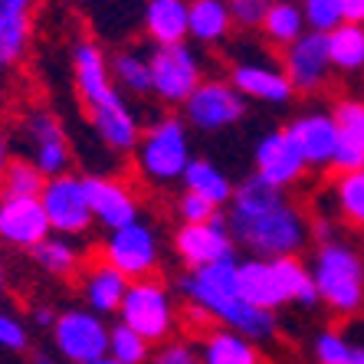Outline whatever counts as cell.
<instances>
[{"label": "cell", "mask_w": 364, "mask_h": 364, "mask_svg": "<svg viewBox=\"0 0 364 364\" xmlns=\"http://www.w3.org/2000/svg\"><path fill=\"white\" fill-rule=\"evenodd\" d=\"M230 237L246 256H299L309 246V217L289 191H276L256 174L233 187V197L223 207Z\"/></svg>", "instance_id": "cell-1"}, {"label": "cell", "mask_w": 364, "mask_h": 364, "mask_svg": "<svg viewBox=\"0 0 364 364\" xmlns=\"http://www.w3.org/2000/svg\"><path fill=\"white\" fill-rule=\"evenodd\" d=\"M178 289L191 309L203 312L210 322L223 325V328H233L246 338H253L256 345L272 341L276 331H279V315L256 309L240 296L237 259L203 266V269H184L178 279Z\"/></svg>", "instance_id": "cell-2"}, {"label": "cell", "mask_w": 364, "mask_h": 364, "mask_svg": "<svg viewBox=\"0 0 364 364\" xmlns=\"http://www.w3.org/2000/svg\"><path fill=\"white\" fill-rule=\"evenodd\" d=\"M237 286L246 302L256 305V309H266V312H279L286 305H299V309L318 305V292H315L309 263H302L299 256H276V259L246 256V259H237Z\"/></svg>", "instance_id": "cell-3"}, {"label": "cell", "mask_w": 364, "mask_h": 364, "mask_svg": "<svg viewBox=\"0 0 364 364\" xmlns=\"http://www.w3.org/2000/svg\"><path fill=\"white\" fill-rule=\"evenodd\" d=\"M309 272L315 279L318 305H325L331 315L351 318L364 309V256L348 240H328L315 243Z\"/></svg>", "instance_id": "cell-4"}, {"label": "cell", "mask_w": 364, "mask_h": 364, "mask_svg": "<svg viewBox=\"0 0 364 364\" xmlns=\"http://www.w3.org/2000/svg\"><path fill=\"white\" fill-rule=\"evenodd\" d=\"M191 128L181 115H158L141 128L135 148V168L148 184L171 187L181 184L187 164H191Z\"/></svg>", "instance_id": "cell-5"}, {"label": "cell", "mask_w": 364, "mask_h": 364, "mask_svg": "<svg viewBox=\"0 0 364 364\" xmlns=\"http://www.w3.org/2000/svg\"><path fill=\"white\" fill-rule=\"evenodd\" d=\"M115 318L132 331H138L144 341L158 345V341H168L178 328V305H174L171 289L158 276H148V279L128 282Z\"/></svg>", "instance_id": "cell-6"}, {"label": "cell", "mask_w": 364, "mask_h": 364, "mask_svg": "<svg viewBox=\"0 0 364 364\" xmlns=\"http://www.w3.org/2000/svg\"><path fill=\"white\" fill-rule=\"evenodd\" d=\"M161 233L148 220H132L119 230H105V237L99 243V259L112 263L119 272H125L128 279H148L158 276L161 269Z\"/></svg>", "instance_id": "cell-7"}, {"label": "cell", "mask_w": 364, "mask_h": 364, "mask_svg": "<svg viewBox=\"0 0 364 364\" xmlns=\"http://www.w3.org/2000/svg\"><path fill=\"white\" fill-rule=\"evenodd\" d=\"M109 318L89 312L85 305H73L56 312L50 328V341L56 358L66 364H85L109 355Z\"/></svg>", "instance_id": "cell-8"}, {"label": "cell", "mask_w": 364, "mask_h": 364, "mask_svg": "<svg viewBox=\"0 0 364 364\" xmlns=\"http://www.w3.org/2000/svg\"><path fill=\"white\" fill-rule=\"evenodd\" d=\"M151 95L164 105H184L187 95L203 82V60L194 43H174V46H151Z\"/></svg>", "instance_id": "cell-9"}, {"label": "cell", "mask_w": 364, "mask_h": 364, "mask_svg": "<svg viewBox=\"0 0 364 364\" xmlns=\"http://www.w3.org/2000/svg\"><path fill=\"white\" fill-rule=\"evenodd\" d=\"M181 109H184L181 119L187 122V128H194L200 135H220L246 119V99L233 89L230 79H203Z\"/></svg>", "instance_id": "cell-10"}, {"label": "cell", "mask_w": 364, "mask_h": 364, "mask_svg": "<svg viewBox=\"0 0 364 364\" xmlns=\"http://www.w3.org/2000/svg\"><path fill=\"white\" fill-rule=\"evenodd\" d=\"M40 203L46 210L53 233L60 237H85L95 227L92 207H89V194H85L82 174H60V178H46L40 191Z\"/></svg>", "instance_id": "cell-11"}, {"label": "cell", "mask_w": 364, "mask_h": 364, "mask_svg": "<svg viewBox=\"0 0 364 364\" xmlns=\"http://www.w3.org/2000/svg\"><path fill=\"white\" fill-rule=\"evenodd\" d=\"M20 132L26 141L23 158H30L46 178H60L73 171V144H69L66 128L56 112L30 109L20 122Z\"/></svg>", "instance_id": "cell-12"}, {"label": "cell", "mask_w": 364, "mask_h": 364, "mask_svg": "<svg viewBox=\"0 0 364 364\" xmlns=\"http://www.w3.org/2000/svg\"><path fill=\"white\" fill-rule=\"evenodd\" d=\"M171 246L184 269H203V266L237 259V243L230 237L223 210L207 223H178Z\"/></svg>", "instance_id": "cell-13"}, {"label": "cell", "mask_w": 364, "mask_h": 364, "mask_svg": "<svg viewBox=\"0 0 364 364\" xmlns=\"http://www.w3.org/2000/svg\"><path fill=\"white\" fill-rule=\"evenodd\" d=\"M253 174L276 191H292L296 184H302L309 164L286 128H272L253 144Z\"/></svg>", "instance_id": "cell-14"}, {"label": "cell", "mask_w": 364, "mask_h": 364, "mask_svg": "<svg viewBox=\"0 0 364 364\" xmlns=\"http://www.w3.org/2000/svg\"><path fill=\"white\" fill-rule=\"evenodd\" d=\"M282 73L289 76L296 95H315L328 85V76L335 73L328 60V40L325 33H302L296 43L282 50Z\"/></svg>", "instance_id": "cell-15"}, {"label": "cell", "mask_w": 364, "mask_h": 364, "mask_svg": "<svg viewBox=\"0 0 364 364\" xmlns=\"http://www.w3.org/2000/svg\"><path fill=\"white\" fill-rule=\"evenodd\" d=\"M85 112L92 122V132L112 154H135L138 138H141V122H138V112L128 105L122 89L85 105Z\"/></svg>", "instance_id": "cell-16"}, {"label": "cell", "mask_w": 364, "mask_h": 364, "mask_svg": "<svg viewBox=\"0 0 364 364\" xmlns=\"http://www.w3.org/2000/svg\"><path fill=\"white\" fill-rule=\"evenodd\" d=\"M227 79L246 102H259V105H269V109H282V105L296 99V89L282 73V66H276L269 60H237L230 66Z\"/></svg>", "instance_id": "cell-17"}, {"label": "cell", "mask_w": 364, "mask_h": 364, "mask_svg": "<svg viewBox=\"0 0 364 364\" xmlns=\"http://www.w3.org/2000/svg\"><path fill=\"white\" fill-rule=\"evenodd\" d=\"M82 181L92 217L102 230H119L141 217V203L125 181L112 178V174H82Z\"/></svg>", "instance_id": "cell-18"}, {"label": "cell", "mask_w": 364, "mask_h": 364, "mask_svg": "<svg viewBox=\"0 0 364 364\" xmlns=\"http://www.w3.org/2000/svg\"><path fill=\"white\" fill-rule=\"evenodd\" d=\"M53 233L40 197H4L0 207V243L10 250H33Z\"/></svg>", "instance_id": "cell-19"}, {"label": "cell", "mask_w": 364, "mask_h": 364, "mask_svg": "<svg viewBox=\"0 0 364 364\" xmlns=\"http://www.w3.org/2000/svg\"><path fill=\"white\" fill-rule=\"evenodd\" d=\"M289 138L296 141L299 154L305 158L309 171H328L331 161H335V148H338V128H335V119L331 112L312 109L302 112L286 125Z\"/></svg>", "instance_id": "cell-20"}, {"label": "cell", "mask_w": 364, "mask_h": 364, "mask_svg": "<svg viewBox=\"0 0 364 364\" xmlns=\"http://www.w3.org/2000/svg\"><path fill=\"white\" fill-rule=\"evenodd\" d=\"M128 282L132 279L112 263L92 259V263H82V269H79V296H82V305L89 312L109 318V315H119Z\"/></svg>", "instance_id": "cell-21"}, {"label": "cell", "mask_w": 364, "mask_h": 364, "mask_svg": "<svg viewBox=\"0 0 364 364\" xmlns=\"http://www.w3.org/2000/svg\"><path fill=\"white\" fill-rule=\"evenodd\" d=\"M69 63H73V82H76V92L82 99V105H92V102L112 95L119 85L112 79L109 69V56L95 40H76L73 43V53H69Z\"/></svg>", "instance_id": "cell-22"}, {"label": "cell", "mask_w": 364, "mask_h": 364, "mask_svg": "<svg viewBox=\"0 0 364 364\" xmlns=\"http://www.w3.org/2000/svg\"><path fill=\"white\" fill-rule=\"evenodd\" d=\"M331 119L338 128V148L331 171H355L364 168V99H338L331 105Z\"/></svg>", "instance_id": "cell-23"}, {"label": "cell", "mask_w": 364, "mask_h": 364, "mask_svg": "<svg viewBox=\"0 0 364 364\" xmlns=\"http://www.w3.org/2000/svg\"><path fill=\"white\" fill-rule=\"evenodd\" d=\"M36 0H0V69L17 66L33 33Z\"/></svg>", "instance_id": "cell-24"}, {"label": "cell", "mask_w": 364, "mask_h": 364, "mask_svg": "<svg viewBox=\"0 0 364 364\" xmlns=\"http://www.w3.org/2000/svg\"><path fill=\"white\" fill-rule=\"evenodd\" d=\"M141 30L151 46L187 43V0H144Z\"/></svg>", "instance_id": "cell-25"}, {"label": "cell", "mask_w": 364, "mask_h": 364, "mask_svg": "<svg viewBox=\"0 0 364 364\" xmlns=\"http://www.w3.org/2000/svg\"><path fill=\"white\" fill-rule=\"evenodd\" d=\"M233 33L227 0H187V40L197 46H220Z\"/></svg>", "instance_id": "cell-26"}, {"label": "cell", "mask_w": 364, "mask_h": 364, "mask_svg": "<svg viewBox=\"0 0 364 364\" xmlns=\"http://www.w3.org/2000/svg\"><path fill=\"white\" fill-rule=\"evenodd\" d=\"M197 355L203 364H263L253 338H246L233 328H223V325L203 331Z\"/></svg>", "instance_id": "cell-27"}, {"label": "cell", "mask_w": 364, "mask_h": 364, "mask_svg": "<svg viewBox=\"0 0 364 364\" xmlns=\"http://www.w3.org/2000/svg\"><path fill=\"white\" fill-rule=\"evenodd\" d=\"M30 256H33L36 269H40L43 276H53V279H73V276H79V269H82V263H85L76 240L60 237V233H50L40 246L30 250Z\"/></svg>", "instance_id": "cell-28"}, {"label": "cell", "mask_w": 364, "mask_h": 364, "mask_svg": "<svg viewBox=\"0 0 364 364\" xmlns=\"http://www.w3.org/2000/svg\"><path fill=\"white\" fill-rule=\"evenodd\" d=\"M181 184H184V191H194V194L207 197V200H210L213 207H220V210L230 203L233 187H237L233 181H230L227 171H223L220 164H213L210 158H191Z\"/></svg>", "instance_id": "cell-29"}, {"label": "cell", "mask_w": 364, "mask_h": 364, "mask_svg": "<svg viewBox=\"0 0 364 364\" xmlns=\"http://www.w3.org/2000/svg\"><path fill=\"white\" fill-rule=\"evenodd\" d=\"M328 194H331V213L338 220H345L348 227L364 230V168L335 174Z\"/></svg>", "instance_id": "cell-30"}, {"label": "cell", "mask_w": 364, "mask_h": 364, "mask_svg": "<svg viewBox=\"0 0 364 364\" xmlns=\"http://www.w3.org/2000/svg\"><path fill=\"white\" fill-rule=\"evenodd\" d=\"M325 40H328V60L335 73L341 76L364 73V26L341 23L331 33H325Z\"/></svg>", "instance_id": "cell-31"}, {"label": "cell", "mask_w": 364, "mask_h": 364, "mask_svg": "<svg viewBox=\"0 0 364 364\" xmlns=\"http://www.w3.org/2000/svg\"><path fill=\"white\" fill-rule=\"evenodd\" d=\"M259 30H263V36L272 43V46L286 50L289 43H296L302 33H309L302 4H299V0H272Z\"/></svg>", "instance_id": "cell-32"}, {"label": "cell", "mask_w": 364, "mask_h": 364, "mask_svg": "<svg viewBox=\"0 0 364 364\" xmlns=\"http://www.w3.org/2000/svg\"><path fill=\"white\" fill-rule=\"evenodd\" d=\"M112 79L125 95H135V99H148L151 95V63H148V53L138 50H119L109 60Z\"/></svg>", "instance_id": "cell-33"}, {"label": "cell", "mask_w": 364, "mask_h": 364, "mask_svg": "<svg viewBox=\"0 0 364 364\" xmlns=\"http://www.w3.org/2000/svg\"><path fill=\"white\" fill-rule=\"evenodd\" d=\"M315 364H364V345L341 328H322L312 341Z\"/></svg>", "instance_id": "cell-34"}, {"label": "cell", "mask_w": 364, "mask_h": 364, "mask_svg": "<svg viewBox=\"0 0 364 364\" xmlns=\"http://www.w3.org/2000/svg\"><path fill=\"white\" fill-rule=\"evenodd\" d=\"M46 174L30 158H10L0 174V194L4 197H40Z\"/></svg>", "instance_id": "cell-35"}, {"label": "cell", "mask_w": 364, "mask_h": 364, "mask_svg": "<svg viewBox=\"0 0 364 364\" xmlns=\"http://www.w3.org/2000/svg\"><path fill=\"white\" fill-rule=\"evenodd\" d=\"M109 358L119 364H148L151 361V341H144L128 325L115 322L109 328Z\"/></svg>", "instance_id": "cell-36"}, {"label": "cell", "mask_w": 364, "mask_h": 364, "mask_svg": "<svg viewBox=\"0 0 364 364\" xmlns=\"http://www.w3.org/2000/svg\"><path fill=\"white\" fill-rule=\"evenodd\" d=\"M305 26L312 33H331L335 26L345 23V7L341 0H302Z\"/></svg>", "instance_id": "cell-37"}, {"label": "cell", "mask_w": 364, "mask_h": 364, "mask_svg": "<svg viewBox=\"0 0 364 364\" xmlns=\"http://www.w3.org/2000/svg\"><path fill=\"white\" fill-rule=\"evenodd\" d=\"M174 213H178V223H207L220 213V207H213L207 197L194 194V191H181L174 200Z\"/></svg>", "instance_id": "cell-38"}, {"label": "cell", "mask_w": 364, "mask_h": 364, "mask_svg": "<svg viewBox=\"0 0 364 364\" xmlns=\"http://www.w3.org/2000/svg\"><path fill=\"white\" fill-rule=\"evenodd\" d=\"M0 351H30V328L20 315L0 305Z\"/></svg>", "instance_id": "cell-39"}, {"label": "cell", "mask_w": 364, "mask_h": 364, "mask_svg": "<svg viewBox=\"0 0 364 364\" xmlns=\"http://www.w3.org/2000/svg\"><path fill=\"white\" fill-rule=\"evenodd\" d=\"M272 0H227L233 30H259Z\"/></svg>", "instance_id": "cell-40"}, {"label": "cell", "mask_w": 364, "mask_h": 364, "mask_svg": "<svg viewBox=\"0 0 364 364\" xmlns=\"http://www.w3.org/2000/svg\"><path fill=\"white\" fill-rule=\"evenodd\" d=\"M200 355L191 341H161L158 351H151V364H197Z\"/></svg>", "instance_id": "cell-41"}, {"label": "cell", "mask_w": 364, "mask_h": 364, "mask_svg": "<svg viewBox=\"0 0 364 364\" xmlns=\"http://www.w3.org/2000/svg\"><path fill=\"white\" fill-rule=\"evenodd\" d=\"M309 233L315 237V243H328V240H338V223L328 213H318L315 220H309Z\"/></svg>", "instance_id": "cell-42"}, {"label": "cell", "mask_w": 364, "mask_h": 364, "mask_svg": "<svg viewBox=\"0 0 364 364\" xmlns=\"http://www.w3.org/2000/svg\"><path fill=\"white\" fill-rule=\"evenodd\" d=\"M26 315H30V325L43 328V331H50L53 322H56V312H53V305H46V302H33L26 309Z\"/></svg>", "instance_id": "cell-43"}, {"label": "cell", "mask_w": 364, "mask_h": 364, "mask_svg": "<svg viewBox=\"0 0 364 364\" xmlns=\"http://www.w3.org/2000/svg\"><path fill=\"white\" fill-rule=\"evenodd\" d=\"M341 7H345V23L364 26V0H341Z\"/></svg>", "instance_id": "cell-44"}, {"label": "cell", "mask_w": 364, "mask_h": 364, "mask_svg": "<svg viewBox=\"0 0 364 364\" xmlns=\"http://www.w3.org/2000/svg\"><path fill=\"white\" fill-rule=\"evenodd\" d=\"M30 364H60V358H56V351L33 348V351H30Z\"/></svg>", "instance_id": "cell-45"}, {"label": "cell", "mask_w": 364, "mask_h": 364, "mask_svg": "<svg viewBox=\"0 0 364 364\" xmlns=\"http://www.w3.org/2000/svg\"><path fill=\"white\" fill-rule=\"evenodd\" d=\"M10 158H14V154H10V141H7V135L0 132V174H4V168H7Z\"/></svg>", "instance_id": "cell-46"}, {"label": "cell", "mask_w": 364, "mask_h": 364, "mask_svg": "<svg viewBox=\"0 0 364 364\" xmlns=\"http://www.w3.org/2000/svg\"><path fill=\"white\" fill-rule=\"evenodd\" d=\"M4 296H7V263L0 256V305H4Z\"/></svg>", "instance_id": "cell-47"}, {"label": "cell", "mask_w": 364, "mask_h": 364, "mask_svg": "<svg viewBox=\"0 0 364 364\" xmlns=\"http://www.w3.org/2000/svg\"><path fill=\"white\" fill-rule=\"evenodd\" d=\"M85 364H119V361H112V358L105 355V358H95V361H85Z\"/></svg>", "instance_id": "cell-48"}, {"label": "cell", "mask_w": 364, "mask_h": 364, "mask_svg": "<svg viewBox=\"0 0 364 364\" xmlns=\"http://www.w3.org/2000/svg\"><path fill=\"white\" fill-rule=\"evenodd\" d=\"M0 207H4V194H0Z\"/></svg>", "instance_id": "cell-49"}, {"label": "cell", "mask_w": 364, "mask_h": 364, "mask_svg": "<svg viewBox=\"0 0 364 364\" xmlns=\"http://www.w3.org/2000/svg\"><path fill=\"white\" fill-rule=\"evenodd\" d=\"M299 4H302V0H299Z\"/></svg>", "instance_id": "cell-50"}]
</instances>
